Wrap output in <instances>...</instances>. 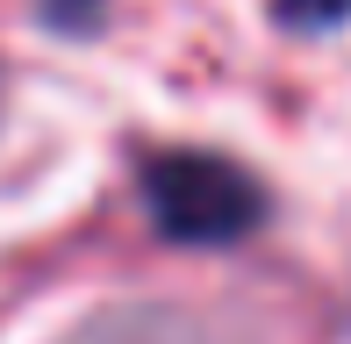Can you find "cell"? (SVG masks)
<instances>
[{
  "label": "cell",
  "instance_id": "1",
  "mask_svg": "<svg viewBox=\"0 0 351 344\" xmlns=\"http://www.w3.org/2000/svg\"><path fill=\"white\" fill-rule=\"evenodd\" d=\"M136 201L165 244H244L251 230L273 215V194L251 165L222 158V151H143L136 158Z\"/></svg>",
  "mask_w": 351,
  "mask_h": 344
},
{
  "label": "cell",
  "instance_id": "2",
  "mask_svg": "<svg viewBox=\"0 0 351 344\" xmlns=\"http://www.w3.org/2000/svg\"><path fill=\"white\" fill-rule=\"evenodd\" d=\"M280 29H301V36H323V29L351 22V0H273Z\"/></svg>",
  "mask_w": 351,
  "mask_h": 344
}]
</instances>
